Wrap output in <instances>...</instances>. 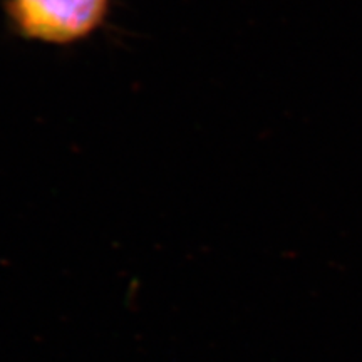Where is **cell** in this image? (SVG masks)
I'll list each match as a JSON object with an SVG mask.
<instances>
[{"instance_id":"6da1fadb","label":"cell","mask_w":362,"mask_h":362,"mask_svg":"<svg viewBox=\"0 0 362 362\" xmlns=\"http://www.w3.org/2000/svg\"><path fill=\"white\" fill-rule=\"evenodd\" d=\"M111 0H7L6 12L21 37L45 44L79 42L104 24Z\"/></svg>"}]
</instances>
